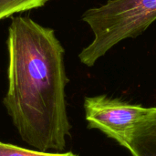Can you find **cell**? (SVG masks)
<instances>
[{"instance_id": "1", "label": "cell", "mask_w": 156, "mask_h": 156, "mask_svg": "<svg viewBox=\"0 0 156 156\" xmlns=\"http://www.w3.org/2000/svg\"><path fill=\"white\" fill-rule=\"evenodd\" d=\"M8 88L4 105L19 135L38 151L63 150L70 125L65 50L52 28L29 16L8 27Z\"/></svg>"}, {"instance_id": "2", "label": "cell", "mask_w": 156, "mask_h": 156, "mask_svg": "<svg viewBox=\"0 0 156 156\" xmlns=\"http://www.w3.org/2000/svg\"><path fill=\"white\" fill-rule=\"evenodd\" d=\"M82 20L94 38L79 54L80 62L92 67L124 39L142 35L156 20V0H109L86 10Z\"/></svg>"}, {"instance_id": "3", "label": "cell", "mask_w": 156, "mask_h": 156, "mask_svg": "<svg viewBox=\"0 0 156 156\" xmlns=\"http://www.w3.org/2000/svg\"><path fill=\"white\" fill-rule=\"evenodd\" d=\"M84 110L90 128L101 131L125 147L135 125L151 115L155 107L144 108L101 95L86 97Z\"/></svg>"}, {"instance_id": "4", "label": "cell", "mask_w": 156, "mask_h": 156, "mask_svg": "<svg viewBox=\"0 0 156 156\" xmlns=\"http://www.w3.org/2000/svg\"><path fill=\"white\" fill-rule=\"evenodd\" d=\"M125 148L133 156H156V107L151 115L135 125Z\"/></svg>"}, {"instance_id": "5", "label": "cell", "mask_w": 156, "mask_h": 156, "mask_svg": "<svg viewBox=\"0 0 156 156\" xmlns=\"http://www.w3.org/2000/svg\"><path fill=\"white\" fill-rule=\"evenodd\" d=\"M49 0H0V20L15 14L38 8Z\"/></svg>"}, {"instance_id": "6", "label": "cell", "mask_w": 156, "mask_h": 156, "mask_svg": "<svg viewBox=\"0 0 156 156\" xmlns=\"http://www.w3.org/2000/svg\"><path fill=\"white\" fill-rule=\"evenodd\" d=\"M0 156H77L69 153H48L44 151H34L21 148L16 145L4 144L0 142Z\"/></svg>"}]
</instances>
